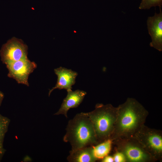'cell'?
Returning a JSON list of instances; mask_svg holds the SVG:
<instances>
[{"label": "cell", "instance_id": "1", "mask_svg": "<svg viewBox=\"0 0 162 162\" xmlns=\"http://www.w3.org/2000/svg\"><path fill=\"white\" fill-rule=\"evenodd\" d=\"M113 130L110 140L133 136L144 124L148 115V111L135 99L128 98L118 107Z\"/></svg>", "mask_w": 162, "mask_h": 162}, {"label": "cell", "instance_id": "2", "mask_svg": "<svg viewBox=\"0 0 162 162\" xmlns=\"http://www.w3.org/2000/svg\"><path fill=\"white\" fill-rule=\"evenodd\" d=\"M63 138L72 150L99 144L92 123L85 112L76 114L68 122Z\"/></svg>", "mask_w": 162, "mask_h": 162}, {"label": "cell", "instance_id": "3", "mask_svg": "<svg viewBox=\"0 0 162 162\" xmlns=\"http://www.w3.org/2000/svg\"><path fill=\"white\" fill-rule=\"evenodd\" d=\"M117 107L97 104L93 111L85 112L93 126L99 143L110 140L116 120Z\"/></svg>", "mask_w": 162, "mask_h": 162}, {"label": "cell", "instance_id": "4", "mask_svg": "<svg viewBox=\"0 0 162 162\" xmlns=\"http://www.w3.org/2000/svg\"><path fill=\"white\" fill-rule=\"evenodd\" d=\"M116 150L124 155L126 162H154L157 161L134 137L119 138L112 141Z\"/></svg>", "mask_w": 162, "mask_h": 162}, {"label": "cell", "instance_id": "5", "mask_svg": "<svg viewBox=\"0 0 162 162\" xmlns=\"http://www.w3.org/2000/svg\"><path fill=\"white\" fill-rule=\"evenodd\" d=\"M156 160H162V132L142 125L133 136Z\"/></svg>", "mask_w": 162, "mask_h": 162}, {"label": "cell", "instance_id": "6", "mask_svg": "<svg viewBox=\"0 0 162 162\" xmlns=\"http://www.w3.org/2000/svg\"><path fill=\"white\" fill-rule=\"evenodd\" d=\"M28 47L22 40L15 38L2 46L0 52L1 60L6 65L27 58Z\"/></svg>", "mask_w": 162, "mask_h": 162}, {"label": "cell", "instance_id": "7", "mask_svg": "<svg viewBox=\"0 0 162 162\" xmlns=\"http://www.w3.org/2000/svg\"><path fill=\"white\" fill-rule=\"evenodd\" d=\"M9 73L8 76L14 79L19 83L29 86V74L37 68L36 64L27 58L6 64Z\"/></svg>", "mask_w": 162, "mask_h": 162}, {"label": "cell", "instance_id": "8", "mask_svg": "<svg viewBox=\"0 0 162 162\" xmlns=\"http://www.w3.org/2000/svg\"><path fill=\"white\" fill-rule=\"evenodd\" d=\"M158 14L148 17L147 21L148 33L152 41L150 46L160 51H162V13L161 9Z\"/></svg>", "mask_w": 162, "mask_h": 162}, {"label": "cell", "instance_id": "9", "mask_svg": "<svg viewBox=\"0 0 162 162\" xmlns=\"http://www.w3.org/2000/svg\"><path fill=\"white\" fill-rule=\"evenodd\" d=\"M54 71L58 77L57 81L55 86L50 90L49 96L56 89H64L67 91L71 90L72 86L75 83L78 73L62 67L55 69Z\"/></svg>", "mask_w": 162, "mask_h": 162}, {"label": "cell", "instance_id": "10", "mask_svg": "<svg viewBox=\"0 0 162 162\" xmlns=\"http://www.w3.org/2000/svg\"><path fill=\"white\" fill-rule=\"evenodd\" d=\"M67 94L64 99L61 107L54 115L62 114L67 118V112L71 108H77L82 101L86 92L77 89L73 91L71 90L67 91Z\"/></svg>", "mask_w": 162, "mask_h": 162}, {"label": "cell", "instance_id": "11", "mask_svg": "<svg viewBox=\"0 0 162 162\" xmlns=\"http://www.w3.org/2000/svg\"><path fill=\"white\" fill-rule=\"evenodd\" d=\"M69 153L67 158L69 162H94L98 160L94 155V146L71 150Z\"/></svg>", "mask_w": 162, "mask_h": 162}, {"label": "cell", "instance_id": "12", "mask_svg": "<svg viewBox=\"0 0 162 162\" xmlns=\"http://www.w3.org/2000/svg\"><path fill=\"white\" fill-rule=\"evenodd\" d=\"M112 141L108 140L94 146V155L98 160L102 159L108 155L110 151Z\"/></svg>", "mask_w": 162, "mask_h": 162}, {"label": "cell", "instance_id": "13", "mask_svg": "<svg viewBox=\"0 0 162 162\" xmlns=\"http://www.w3.org/2000/svg\"><path fill=\"white\" fill-rule=\"evenodd\" d=\"M10 122L7 117L0 114V148H4L3 142L5 134L7 132Z\"/></svg>", "mask_w": 162, "mask_h": 162}, {"label": "cell", "instance_id": "14", "mask_svg": "<svg viewBox=\"0 0 162 162\" xmlns=\"http://www.w3.org/2000/svg\"><path fill=\"white\" fill-rule=\"evenodd\" d=\"M162 0H142L139 7L140 9H149L152 7L159 6L161 8Z\"/></svg>", "mask_w": 162, "mask_h": 162}, {"label": "cell", "instance_id": "15", "mask_svg": "<svg viewBox=\"0 0 162 162\" xmlns=\"http://www.w3.org/2000/svg\"><path fill=\"white\" fill-rule=\"evenodd\" d=\"M116 151V152L112 156L114 162H126L123 154L120 152Z\"/></svg>", "mask_w": 162, "mask_h": 162}, {"label": "cell", "instance_id": "16", "mask_svg": "<svg viewBox=\"0 0 162 162\" xmlns=\"http://www.w3.org/2000/svg\"><path fill=\"white\" fill-rule=\"evenodd\" d=\"M102 162H114L112 156L107 155L101 159Z\"/></svg>", "mask_w": 162, "mask_h": 162}, {"label": "cell", "instance_id": "17", "mask_svg": "<svg viewBox=\"0 0 162 162\" xmlns=\"http://www.w3.org/2000/svg\"><path fill=\"white\" fill-rule=\"evenodd\" d=\"M5 151V150L4 148H0V161L1 160Z\"/></svg>", "mask_w": 162, "mask_h": 162}, {"label": "cell", "instance_id": "18", "mask_svg": "<svg viewBox=\"0 0 162 162\" xmlns=\"http://www.w3.org/2000/svg\"><path fill=\"white\" fill-rule=\"evenodd\" d=\"M4 95L3 93L0 91V106L1 105L2 100L4 98Z\"/></svg>", "mask_w": 162, "mask_h": 162}]
</instances>
